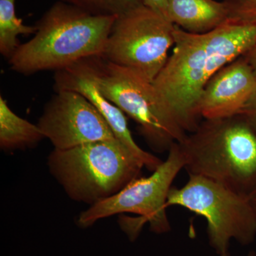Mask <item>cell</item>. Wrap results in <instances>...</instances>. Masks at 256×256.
I'll return each instance as SVG.
<instances>
[{
	"label": "cell",
	"instance_id": "obj_13",
	"mask_svg": "<svg viewBox=\"0 0 256 256\" xmlns=\"http://www.w3.org/2000/svg\"><path fill=\"white\" fill-rule=\"evenodd\" d=\"M45 137L37 124L14 114L0 96V148L14 151L34 148Z\"/></svg>",
	"mask_w": 256,
	"mask_h": 256
},
{
	"label": "cell",
	"instance_id": "obj_15",
	"mask_svg": "<svg viewBox=\"0 0 256 256\" xmlns=\"http://www.w3.org/2000/svg\"><path fill=\"white\" fill-rule=\"evenodd\" d=\"M97 16H120L142 5L141 0H60Z\"/></svg>",
	"mask_w": 256,
	"mask_h": 256
},
{
	"label": "cell",
	"instance_id": "obj_19",
	"mask_svg": "<svg viewBox=\"0 0 256 256\" xmlns=\"http://www.w3.org/2000/svg\"><path fill=\"white\" fill-rule=\"evenodd\" d=\"M246 58L248 62L250 64V66L254 68L256 72V44L252 47V50H249L246 54L244 55Z\"/></svg>",
	"mask_w": 256,
	"mask_h": 256
},
{
	"label": "cell",
	"instance_id": "obj_14",
	"mask_svg": "<svg viewBox=\"0 0 256 256\" xmlns=\"http://www.w3.org/2000/svg\"><path fill=\"white\" fill-rule=\"evenodd\" d=\"M16 0H0V53L8 60L14 54L20 45L18 35L34 34L35 26L24 24L16 16Z\"/></svg>",
	"mask_w": 256,
	"mask_h": 256
},
{
	"label": "cell",
	"instance_id": "obj_1",
	"mask_svg": "<svg viewBox=\"0 0 256 256\" xmlns=\"http://www.w3.org/2000/svg\"><path fill=\"white\" fill-rule=\"evenodd\" d=\"M174 48L153 82L161 97L186 132L202 118L197 104L205 86L227 64L256 44V24L229 20L212 31L190 33L175 25Z\"/></svg>",
	"mask_w": 256,
	"mask_h": 256
},
{
	"label": "cell",
	"instance_id": "obj_4",
	"mask_svg": "<svg viewBox=\"0 0 256 256\" xmlns=\"http://www.w3.org/2000/svg\"><path fill=\"white\" fill-rule=\"evenodd\" d=\"M48 166L72 200L90 206L114 196L144 168L117 138L54 149Z\"/></svg>",
	"mask_w": 256,
	"mask_h": 256
},
{
	"label": "cell",
	"instance_id": "obj_6",
	"mask_svg": "<svg viewBox=\"0 0 256 256\" xmlns=\"http://www.w3.org/2000/svg\"><path fill=\"white\" fill-rule=\"evenodd\" d=\"M182 188H172L166 208L184 207L206 220L210 246L218 256H229L232 240L248 246L256 238V215L248 197L220 184L188 175Z\"/></svg>",
	"mask_w": 256,
	"mask_h": 256
},
{
	"label": "cell",
	"instance_id": "obj_5",
	"mask_svg": "<svg viewBox=\"0 0 256 256\" xmlns=\"http://www.w3.org/2000/svg\"><path fill=\"white\" fill-rule=\"evenodd\" d=\"M78 63L100 94L137 122L140 132L153 150L169 151L172 144L185 139L188 132L153 82L102 56Z\"/></svg>",
	"mask_w": 256,
	"mask_h": 256
},
{
	"label": "cell",
	"instance_id": "obj_20",
	"mask_svg": "<svg viewBox=\"0 0 256 256\" xmlns=\"http://www.w3.org/2000/svg\"><path fill=\"white\" fill-rule=\"evenodd\" d=\"M247 197L256 215V188L250 192V194Z\"/></svg>",
	"mask_w": 256,
	"mask_h": 256
},
{
	"label": "cell",
	"instance_id": "obj_2",
	"mask_svg": "<svg viewBox=\"0 0 256 256\" xmlns=\"http://www.w3.org/2000/svg\"><path fill=\"white\" fill-rule=\"evenodd\" d=\"M116 16H97L58 1L37 22L31 40L20 45L10 67L23 75L67 68L102 56Z\"/></svg>",
	"mask_w": 256,
	"mask_h": 256
},
{
	"label": "cell",
	"instance_id": "obj_16",
	"mask_svg": "<svg viewBox=\"0 0 256 256\" xmlns=\"http://www.w3.org/2000/svg\"><path fill=\"white\" fill-rule=\"evenodd\" d=\"M228 8L229 18L256 24V0H222Z\"/></svg>",
	"mask_w": 256,
	"mask_h": 256
},
{
	"label": "cell",
	"instance_id": "obj_10",
	"mask_svg": "<svg viewBox=\"0 0 256 256\" xmlns=\"http://www.w3.org/2000/svg\"><path fill=\"white\" fill-rule=\"evenodd\" d=\"M256 95V72L244 56L218 70L205 86L197 104L202 119L232 117Z\"/></svg>",
	"mask_w": 256,
	"mask_h": 256
},
{
	"label": "cell",
	"instance_id": "obj_11",
	"mask_svg": "<svg viewBox=\"0 0 256 256\" xmlns=\"http://www.w3.org/2000/svg\"><path fill=\"white\" fill-rule=\"evenodd\" d=\"M54 88L56 92L72 90L85 96L105 119L114 137L142 163L146 170L152 172L162 163V160L138 146L128 127L126 114L100 94L95 82L78 62L55 72Z\"/></svg>",
	"mask_w": 256,
	"mask_h": 256
},
{
	"label": "cell",
	"instance_id": "obj_9",
	"mask_svg": "<svg viewBox=\"0 0 256 256\" xmlns=\"http://www.w3.org/2000/svg\"><path fill=\"white\" fill-rule=\"evenodd\" d=\"M37 126L56 150L116 138L95 106L85 96L72 90L56 92Z\"/></svg>",
	"mask_w": 256,
	"mask_h": 256
},
{
	"label": "cell",
	"instance_id": "obj_3",
	"mask_svg": "<svg viewBox=\"0 0 256 256\" xmlns=\"http://www.w3.org/2000/svg\"><path fill=\"white\" fill-rule=\"evenodd\" d=\"M178 146L188 175L246 196L256 188V131L242 114L203 119Z\"/></svg>",
	"mask_w": 256,
	"mask_h": 256
},
{
	"label": "cell",
	"instance_id": "obj_17",
	"mask_svg": "<svg viewBox=\"0 0 256 256\" xmlns=\"http://www.w3.org/2000/svg\"><path fill=\"white\" fill-rule=\"evenodd\" d=\"M143 5L169 20L168 0H141Z\"/></svg>",
	"mask_w": 256,
	"mask_h": 256
},
{
	"label": "cell",
	"instance_id": "obj_12",
	"mask_svg": "<svg viewBox=\"0 0 256 256\" xmlns=\"http://www.w3.org/2000/svg\"><path fill=\"white\" fill-rule=\"evenodd\" d=\"M168 4L170 21L190 33H206L229 20L223 1L168 0Z\"/></svg>",
	"mask_w": 256,
	"mask_h": 256
},
{
	"label": "cell",
	"instance_id": "obj_8",
	"mask_svg": "<svg viewBox=\"0 0 256 256\" xmlns=\"http://www.w3.org/2000/svg\"><path fill=\"white\" fill-rule=\"evenodd\" d=\"M174 28L164 16L140 5L117 16L102 56L153 82L174 46Z\"/></svg>",
	"mask_w": 256,
	"mask_h": 256
},
{
	"label": "cell",
	"instance_id": "obj_21",
	"mask_svg": "<svg viewBox=\"0 0 256 256\" xmlns=\"http://www.w3.org/2000/svg\"><path fill=\"white\" fill-rule=\"evenodd\" d=\"M245 256H256V252H254V250H250V252Z\"/></svg>",
	"mask_w": 256,
	"mask_h": 256
},
{
	"label": "cell",
	"instance_id": "obj_18",
	"mask_svg": "<svg viewBox=\"0 0 256 256\" xmlns=\"http://www.w3.org/2000/svg\"><path fill=\"white\" fill-rule=\"evenodd\" d=\"M239 114H242L256 131V95Z\"/></svg>",
	"mask_w": 256,
	"mask_h": 256
},
{
	"label": "cell",
	"instance_id": "obj_7",
	"mask_svg": "<svg viewBox=\"0 0 256 256\" xmlns=\"http://www.w3.org/2000/svg\"><path fill=\"white\" fill-rule=\"evenodd\" d=\"M184 158L178 142L170 146L168 156L159 168L146 178H134L114 196L92 205L79 216L78 224L82 228L98 220L124 213L140 216L130 222L132 228L126 233L132 238L138 235L143 224L149 223L156 234L170 232L171 226L166 213L168 194L172 183L182 170Z\"/></svg>",
	"mask_w": 256,
	"mask_h": 256
}]
</instances>
